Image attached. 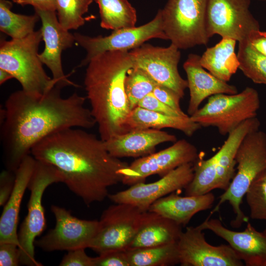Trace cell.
<instances>
[{
    "instance_id": "6da1fadb",
    "label": "cell",
    "mask_w": 266,
    "mask_h": 266,
    "mask_svg": "<svg viewBox=\"0 0 266 266\" xmlns=\"http://www.w3.org/2000/svg\"><path fill=\"white\" fill-rule=\"evenodd\" d=\"M64 87L56 85L42 95L23 90L11 94L0 110V138L6 169L15 172L33 147L54 132L96 125L86 98L76 93L63 98Z\"/></svg>"
},
{
    "instance_id": "7a4b0ae2",
    "label": "cell",
    "mask_w": 266,
    "mask_h": 266,
    "mask_svg": "<svg viewBox=\"0 0 266 266\" xmlns=\"http://www.w3.org/2000/svg\"><path fill=\"white\" fill-rule=\"evenodd\" d=\"M31 154L54 166L63 183L88 207L108 197V188L122 182L129 166L110 154L104 141L81 128L54 132L36 143Z\"/></svg>"
},
{
    "instance_id": "3957f363",
    "label": "cell",
    "mask_w": 266,
    "mask_h": 266,
    "mask_svg": "<svg viewBox=\"0 0 266 266\" xmlns=\"http://www.w3.org/2000/svg\"><path fill=\"white\" fill-rule=\"evenodd\" d=\"M133 67V58L127 50L103 52L87 65L84 80L86 98L103 141L127 133L125 125L131 110L125 81Z\"/></svg>"
},
{
    "instance_id": "277c9868",
    "label": "cell",
    "mask_w": 266,
    "mask_h": 266,
    "mask_svg": "<svg viewBox=\"0 0 266 266\" xmlns=\"http://www.w3.org/2000/svg\"><path fill=\"white\" fill-rule=\"evenodd\" d=\"M257 117L248 119L230 133L220 149L207 160L200 157L193 164L194 176L185 189L186 196L204 195L214 189L226 191L235 174L236 154L244 138L259 130Z\"/></svg>"
},
{
    "instance_id": "5b68a950",
    "label": "cell",
    "mask_w": 266,
    "mask_h": 266,
    "mask_svg": "<svg viewBox=\"0 0 266 266\" xmlns=\"http://www.w3.org/2000/svg\"><path fill=\"white\" fill-rule=\"evenodd\" d=\"M42 40L40 29L23 38L0 41V68L17 79L22 90L35 95H44L57 84L47 75L39 58L38 47Z\"/></svg>"
},
{
    "instance_id": "8992f818",
    "label": "cell",
    "mask_w": 266,
    "mask_h": 266,
    "mask_svg": "<svg viewBox=\"0 0 266 266\" xmlns=\"http://www.w3.org/2000/svg\"><path fill=\"white\" fill-rule=\"evenodd\" d=\"M235 160L237 171L210 215L228 201L235 214L231 225L238 228L248 221L241 209L242 199L255 178L266 169V133L259 130L246 135L238 148Z\"/></svg>"
},
{
    "instance_id": "52a82bcc",
    "label": "cell",
    "mask_w": 266,
    "mask_h": 266,
    "mask_svg": "<svg viewBox=\"0 0 266 266\" xmlns=\"http://www.w3.org/2000/svg\"><path fill=\"white\" fill-rule=\"evenodd\" d=\"M59 182L63 183L59 171L50 164L36 160L28 186L30 191L28 213L18 233L21 265L42 266L34 256L36 238L42 233L46 226L42 199L46 189L50 185Z\"/></svg>"
},
{
    "instance_id": "ba28073f",
    "label": "cell",
    "mask_w": 266,
    "mask_h": 266,
    "mask_svg": "<svg viewBox=\"0 0 266 266\" xmlns=\"http://www.w3.org/2000/svg\"><path fill=\"white\" fill-rule=\"evenodd\" d=\"M260 107L257 91L247 87L239 93L210 97L190 117L201 127H215L220 134L226 135L243 122L256 117Z\"/></svg>"
},
{
    "instance_id": "9c48e42d",
    "label": "cell",
    "mask_w": 266,
    "mask_h": 266,
    "mask_svg": "<svg viewBox=\"0 0 266 266\" xmlns=\"http://www.w3.org/2000/svg\"><path fill=\"white\" fill-rule=\"evenodd\" d=\"M207 0H168L162 9L164 32L171 43L186 50L209 41L206 30Z\"/></svg>"
},
{
    "instance_id": "30bf717a",
    "label": "cell",
    "mask_w": 266,
    "mask_h": 266,
    "mask_svg": "<svg viewBox=\"0 0 266 266\" xmlns=\"http://www.w3.org/2000/svg\"><path fill=\"white\" fill-rule=\"evenodd\" d=\"M143 212L128 203L109 206L102 212L98 230L88 248L99 255L127 250L138 230Z\"/></svg>"
},
{
    "instance_id": "8fae6325",
    "label": "cell",
    "mask_w": 266,
    "mask_h": 266,
    "mask_svg": "<svg viewBox=\"0 0 266 266\" xmlns=\"http://www.w3.org/2000/svg\"><path fill=\"white\" fill-rule=\"evenodd\" d=\"M74 35L76 42L87 52L79 67L87 66L94 57L105 52L129 51L152 38L167 40L163 29L162 9L158 11L153 20L144 25L113 31L108 36L92 37L79 33Z\"/></svg>"
},
{
    "instance_id": "7c38bea8",
    "label": "cell",
    "mask_w": 266,
    "mask_h": 266,
    "mask_svg": "<svg viewBox=\"0 0 266 266\" xmlns=\"http://www.w3.org/2000/svg\"><path fill=\"white\" fill-rule=\"evenodd\" d=\"M250 0H207L206 24L209 38L215 34L238 42L260 29L250 11Z\"/></svg>"
},
{
    "instance_id": "4fadbf2b",
    "label": "cell",
    "mask_w": 266,
    "mask_h": 266,
    "mask_svg": "<svg viewBox=\"0 0 266 266\" xmlns=\"http://www.w3.org/2000/svg\"><path fill=\"white\" fill-rule=\"evenodd\" d=\"M129 53L134 67L144 71L158 85L167 87L183 98L188 82L178 71L181 57L178 48L171 43L167 47L143 43Z\"/></svg>"
},
{
    "instance_id": "5bb4252c",
    "label": "cell",
    "mask_w": 266,
    "mask_h": 266,
    "mask_svg": "<svg viewBox=\"0 0 266 266\" xmlns=\"http://www.w3.org/2000/svg\"><path fill=\"white\" fill-rule=\"evenodd\" d=\"M56 219L54 229L35 241V245L46 252L87 248L98 230L99 220L80 219L70 211L52 205Z\"/></svg>"
},
{
    "instance_id": "9a60e30c",
    "label": "cell",
    "mask_w": 266,
    "mask_h": 266,
    "mask_svg": "<svg viewBox=\"0 0 266 266\" xmlns=\"http://www.w3.org/2000/svg\"><path fill=\"white\" fill-rule=\"evenodd\" d=\"M199 157L193 144L185 139L177 140L169 147L140 157L129 165L124 170L122 182L132 186L144 182L152 175L162 177L183 165L194 164Z\"/></svg>"
},
{
    "instance_id": "2e32d148",
    "label": "cell",
    "mask_w": 266,
    "mask_h": 266,
    "mask_svg": "<svg viewBox=\"0 0 266 266\" xmlns=\"http://www.w3.org/2000/svg\"><path fill=\"white\" fill-rule=\"evenodd\" d=\"M193 176V163H188L179 166L156 181L138 183L125 190L109 194L108 197L115 203L130 204L146 212L157 200L174 191L185 189Z\"/></svg>"
},
{
    "instance_id": "e0dca14e",
    "label": "cell",
    "mask_w": 266,
    "mask_h": 266,
    "mask_svg": "<svg viewBox=\"0 0 266 266\" xmlns=\"http://www.w3.org/2000/svg\"><path fill=\"white\" fill-rule=\"evenodd\" d=\"M198 226L188 227L178 241L182 266H242L244 264L229 245L208 243Z\"/></svg>"
},
{
    "instance_id": "ac0fdd59",
    "label": "cell",
    "mask_w": 266,
    "mask_h": 266,
    "mask_svg": "<svg viewBox=\"0 0 266 266\" xmlns=\"http://www.w3.org/2000/svg\"><path fill=\"white\" fill-rule=\"evenodd\" d=\"M34 10L41 21L40 30L45 44L43 51L38 55L40 61L50 69L57 85L78 87L67 78L68 74H65L61 59L63 51L72 47L76 42L74 34L62 27L56 11Z\"/></svg>"
},
{
    "instance_id": "d6986e66",
    "label": "cell",
    "mask_w": 266,
    "mask_h": 266,
    "mask_svg": "<svg viewBox=\"0 0 266 266\" xmlns=\"http://www.w3.org/2000/svg\"><path fill=\"white\" fill-rule=\"evenodd\" d=\"M208 217L198 226L208 230L226 240L246 266H266V234L248 223L244 231L237 232L223 226L220 220Z\"/></svg>"
},
{
    "instance_id": "ffe728a7",
    "label": "cell",
    "mask_w": 266,
    "mask_h": 266,
    "mask_svg": "<svg viewBox=\"0 0 266 266\" xmlns=\"http://www.w3.org/2000/svg\"><path fill=\"white\" fill-rule=\"evenodd\" d=\"M200 56L191 53L183 64L186 72L190 100L187 113L190 116L200 108L206 98L220 94H234L237 88L224 81L205 70L200 63Z\"/></svg>"
},
{
    "instance_id": "44dd1931",
    "label": "cell",
    "mask_w": 266,
    "mask_h": 266,
    "mask_svg": "<svg viewBox=\"0 0 266 266\" xmlns=\"http://www.w3.org/2000/svg\"><path fill=\"white\" fill-rule=\"evenodd\" d=\"M176 136L153 129L137 130L115 136L104 141L108 151L118 158L142 157L155 152L156 147L164 142H175Z\"/></svg>"
},
{
    "instance_id": "7402d4cb",
    "label": "cell",
    "mask_w": 266,
    "mask_h": 266,
    "mask_svg": "<svg viewBox=\"0 0 266 266\" xmlns=\"http://www.w3.org/2000/svg\"><path fill=\"white\" fill-rule=\"evenodd\" d=\"M36 164L32 156H27L15 172V185L8 200L4 205L0 218V243H19L17 227L22 200Z\"/></svg>"
},
{
    "instance_id": "603a6c76",
    "label": "cell",
    "mask_w": 266,
    "mask_h": 266,
    "mask_svg": "<svg viewBox=\"0 0 266 266\" xmlns=\"http://www.w3.org/2000/svg\"><path fill=\"white\" fill-rule=\"evenodd\" d=\"M182 227L156 212H144L138 230L127 250L177 242Z\"/></svg>"
},
{
    "instance_id": "cb8c5ba5",
    "label": "cell",
    "mask_w": 266,
    "mask_h": 266,
    "mask_svg": "<svg viewBox=\"0 0 266 266\" xmlns=\"http://www.w3.org/2000/svg\"><path fill=\"white\" fill-rule=\"evenodd\" d=\"M215 200L211 192L199 196H180L171 194L155 201L148 211L167 218L182 226H186L197 213L210 209Z\"/></svg>"
},
{
    "instance_id": "d4e9b609",
    "label": "cell",
    "mask_w": 266,
    "mask_h": 266,
    "mask_svg": "<svg viewBox=\"0 0 266 266\" xmlns=\"http://www.w3.org/2000/svg\"><path fill=\"white\" fill-rule=\"evenodd\" d=\"M125 126L127 132L142 129L172 128L182 132L188 136H192L201 128L199 124L193 121L190 116H168L139 106L131 111Z\"/></svg>"
},
{
    "instance_id": "484cf974",
    "label": "cell",
    "mask_w": 266,
    "mask_h": 266,
    "mask_svg": "<svg viewBox=\"0 0 266 266\" xmlns=\"http://www.w3.org/2000/svg\"><path fill=\"white\" fill-rule=\"evenodd\" d=\"M234 39L223 37L214 46L206 49L200 58L202 66L217 78L228 82L239 69L234 50Z\"/></svg>"
},
{
    "instance_id": "4316f807",
    "label": "cell",
    "mask_w": 266,
    "mask_h": 266,
    "mask_svg": "<svg viewBox=\"0 0 266 266\" xmlns=\"http://www.w3.org/2000/svg\"><path fill=\"white\" fill-rule=\"evenodd\" d=\"M99 7L100 27L113 31L135 27V9L127 0H94Z\"/></svg>"
},
{
    "instance_id": "83f0119b",
    "label": "cell",
    "mask_w": 266,
    "mask_h": 266,
    "mask_svg": "<svg viewBox=\"0 0 266 266\" xmlns=\"http://www.w3.org/2000/svg\"><path fill=\"white\" fill-rule=\"evenodd\" d=\"M130 266H168L180 264L177 242L126 250Z\"/></svg>"
},
{
    "instance_id": "f1b7e54d",
    "label": "cell",
    "mask_w": 266,
    "mask_h": 266,
    "mask_svg": "<svg viewBox=\"0 0 266 266\" xmlns=\"http://www.w3.org/2000/svg\"><path fill=\"white\" fill-rule=\"evenodd\" d=\"M12 3L0 0V30L12 39L23 38L33 32L40 19L37 13L25 15L13 12Z\"/></svg>"
},
{
    "instance_id": "f546056e",
    "label": "cell",
    "mask_w": 266,
    "mask_h": 266,
    "mask_svg": "<svg viewBox=\"0 0 266 266\" xmlns=\"http://www.w3.org/2000/svg\"><path fill=\"white\" fill-rule=\"evenodd\" d=\"M238 43L239 69L254 83L266 85V56L254 50L247 40Z\"/></svg>"
},
{
    "instance_id": "4dcf8cb0",
    "label": "cell",
    "mask_w": 266,
    "mask_h": 266,
    "mask_svg": "<svg viewBox=\"0 0 266 266\" xmlns=\"http://www.w3.org/2000/svg\"><path fill=\"white\" fill-rule=\"evenodd\" d=\"M94 0H55L59 22L65 30H76L86 21L83 15Z\"/></svg>"
},
{
    "instance_id": "1f68e13d",
    "label": "cell",
    "mask_w": 266,
    "mask_h": 266,
    "mask_svg": "<svg viewBox=\"0 0 266 266\" xmlns=\"http://www.w3.org/2000/svg\"><path fill=\"white\" fill-rule=\"evenodd\" d=\"M157 84L143 70L133 67L125 79V92L131 111L139 102L152 93Z\"/></svg>"
},
{
    "instance_id": "d6a6232c",
    "label": "cell",
    "mask_w": 266,
    "mask_h": 266,
    "mask_svg": "<svg viewBox=\"0 0 266 266\" xmlns=\"http://www.w3.org/2000/svg\"><path fill=\"white\" fill-rule=\"evenodd\" d=\"M245 196L250 217L266 221V169L253 181Z\"/></svg>"
},
{
    "instance_id": "836d02e7",
    "label": "cell",
    "mask_w": 266,
    "mask_h": 266,
    "mask_svg": "<svg viewBox=\"0 0 266 266\" xmlns=\"http://www.w3.org/2000/svg\"><path fill=\"white\" fill-rule=\"evenodd\" d=\"M137 106L168 116L175 117L189 116L184 112L178 111L157 99L152 93L148 94L141 100Z\"/></svg>"
},
{
    "instance_id": "e575fe53",
    "label": "cell",
    "mask_w": 266,
    "mask_h": 266,
    "mask_svg": "<svg viewBox=\"0 0 266 266\" xmlns=\"http://www.w3.org/2000/svg\"><path fill=\"white\" fill-rule=\"evenodd\" d=\"M93 266H130L126 250H114L93 258Z\"/></svg>"
},
{
    "instance_id": "d590c367",
    "label": "cell",
    "mask_w": 266,
    "mask_h": 266,
    "mask_svg": "<svg viewBox=\"0 0 266 266\" xmlns=\"http://www.w3.org/2000/svg\"><path fill=\"white\" fill-rule=\"evenodd\" d=\"M84 248L68 251L62 259L61 266H93V258L89 257Z\"/></svg>"
},
{
    "instance_id": "8d00e7d4",
    "label": "cell",
    "mask_w": 266,
    "mask_h": 266,
    "mask_svg": "<svg viewBox=\"0 0 266 266\" xmlns=\"http://www.w3.org/2000/svg\"><path fill=\"white\" fill-rule=\"evenodd\" d=\"M152 94L159 100L174 109L182 112L180 106L181 98L172 90L160 85H157Z\"/></svg>"
},
{
    "instance_id": "74e56055",
    "label": "cell",
    "mask_w": 266,
    "mask_h": 266,
    "mask_svg": "<svg viewBox=\"0 0 266 266\" xmlns=\"http://www.w3.org/2000/svg\"><path fill=\"white\" fill-rule=\"evenodd\" d=\"M20 258L18 245L7 242L0 243V266H17L20 264Z\"/></svg>"
},
{
    "instance_id": "f35d334b",
    "label": "cell",
    "mask_w": 266,
    "mask_h": 266,
    "mask_svg": "<svg viewBox=\"0 0 266 266\" xmlns=\"http://www.w3.org/2000/svg\"><path fill=\"white\" fill-rule=\"evenodd\" d=\"M15 172L3 170L0 175V206H4L13 190Z\"/></svg>"
},
{
    "instance_id": "ab89813d",
    "label": "cell",
    "mask_w": 266,
    "mask_h": 266,
    "mask_svg": "<svg viewBox=\"0 0 266 266\" xmlns=\"http://www.w3.org/2000/svg\"><path fill=\"white\" fill-rule=\"evenodd\" d=\"M247 40L254 50L266 56V32L260 29L254 30L249 33Z\"/></svg>"
},
{
    "instance_id": "60d3db41",
    "label": "cell",
    "mask_w": 266,
    "mask_h": 266,
    "mask_svg": "<svg viewBox=\"0 0 266 266\" xmlns=\"http://www.w3.org/2000/svg\"><path fill=\"white\" fill-rule=\"evenodd\" d=\"M18 4L24 6L31 5L34 9L56 11L55 0H12Z\"/></svg>"
},
{
    "instance_id": "b9f144b4",
    "label": "cell",
    "mask_w": 266,
    "mask_h": 266,
    "mask_svg": "<svg viewBox=\"0 0 266 266\" xmlns=\"http://www.w3.org/2000/svg\"><path fill=\"white\" fill-rule=\"evenodd\" d=\"M13 78V76L7 71L0 68V84L4 83L8 80Z\"/></svg>"
},
{
    "instance_id": "7bdbcfd3",
    "label": "cell",
    "mask_w": 266,
    "mask_h": 266,
    "mask_svg": "<svg viewBox=\"0 0 266 266\" xmlns=\"http://www.w3.org/2000/svg\"><path fill=\"white\" fill-rule=\"evenodd\" d=\"M263 232H264L265 234H266V226L265 229V230L263 231Z\"/></svg>"
},
{
    "instance_id": "ee69618b",
    "label": "cell",
    "mask_w": 266,
    "mask_h": 266,
    "mask_svg": "<svg viewBox=\"0 0 266 266\" xmlns=\"http://www.w3.org/2000/svg\"><path fill=\"white\" fill-rule=\"evenodd\" d=\"M265 0V1H266V0Z\"/></svg>"
}]
</instances>
